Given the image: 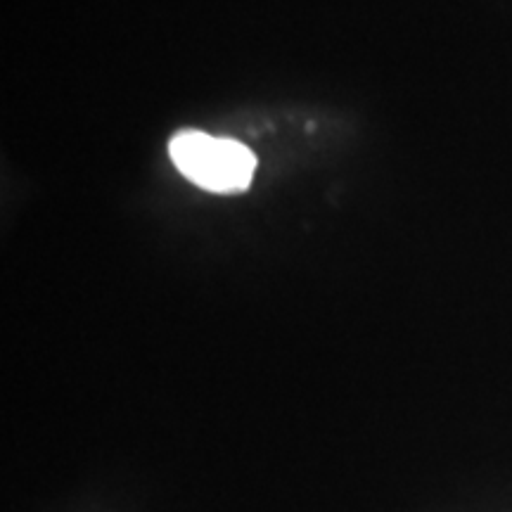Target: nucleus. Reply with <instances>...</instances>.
<instances>
[{
    "label": "nucleus",
    "mask_w": 512,
    "mask_h": 512,
    "mask_svg": "<svg viewBox=\"0 0 512 512\" xmlns=\"http://www.w3.org/2000/svg\"><path fill=\"white\" fill-rule=\"evenodd\" d=\"M169 157L190 183L209 192H242L252 183L256 157L238 140L181 131L171 138Z\"/></svg>",
    "instance_id": "nucleus-1"
}]
</instances>
